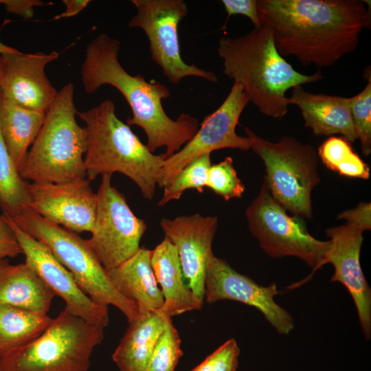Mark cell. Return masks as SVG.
<instances>
[{
	"instance_id": "cell-19",
	"label": "cell",
	"mask_w": 371,
	"mask_h": 371,
	"mask_svg": "<svg viewBox=\"0 0 371 371\" xmlns=\"http://www.w3.org/2000/svg\"><path fill=\"white\" fill-rule=\"evenodd\" d=\"M289 104L297 106L305 126L316 136L341 135L350 143L355 142V133L350 111V98L324 93H313L302 85L292 88Z\"/></svg>"
},
{
	"instance_id": "cell-4",
	"label": "cell",
	"mask_w": 371,
	"mask_h": 371,
	"mask_svg": "<svg viewBox=\"0 0 371 371\" xmlns=\"http://www.w3.org/2000/svg\"><path fill=\"white\" fill-rule=\"evenodd\" d=\"M77 115L85 124L84 162L87 179L91 181L99 175L120 172L136 183L145 199L152 200L164 155L148 150L130 126L117 116L111 100L77 112Z\"/></svg>"
},
{
	"instance_id": "cell-17",
	"label": "cell",
	"mask_w": 371,
	"mask_h": 371,
	"mask_svg": "<svg viewBox=\"0 0 371 371\" xmlns=\"http://www.w3.org/2000/svg\"><path fill=\"white\" fill-rule=\"evenodd\" d=\"M53 51L3 54L0 88L2 98L18 105L46 113L54 102L57 91L47 77L45 68L56 60Z\"/></svg>"
},
{
	"instance_id": "cell-11",
	"label": "cell",
	"mask_w": 371,
	"mask_h": 371,
	"mask_svg": "<svg viewBox=\"0 0 371 371\" xmlns=\"http://www.w3.org/2000/svg\"><path fill=\"white\" fill-rule=\"evenodd\" d=\"M111 175L102 176L91 236L87 243L103 267L109 271L133 256L147 229L124 195L111 185Z\"/></svg>"
},
{
	"instance_id": "cell-32",
	"label": "cell",
	"mask_w": 371,
	"mask_h": 371,
	"mask_svg": "<svg viewBox=\"0 0 371 371\" xmlns=\"http://www.w3.org/2000/svg\"><path fill=\"white\" fill-rule=\"evenodd\" d=\"M239 354L236 341L228 339L191 371H236Z\"/></svg>"
},
{
	"instance_id": "cell-24",
	"label": "cell",
	"mask_w": 371,
	"mask_h": 371,
	"mask_svg": "<svg viewBox=\"0 0 371 371\" xmlns=\"http://www.w3.org/2000/svg\"><path fill=\"white\" fill-rule=\"evenodd\" d=\"M46 113L34 111L3 99L0 105V130L8 154L20 172L28 149L38 136Z\"/></svg>"
},
{
	"instance_id": "cell-38",
	"label": "cell",
	"mask_w": 371,
	"mask_h": 371,
	"mask_svg": "<svg viewBox=\"0 0 371 371\" xmlns=\"http://www.w3.org/2000/svg\"><path fill=\"white\" fill-rule=\"evenodd\" d=\"M19 52L16 49L3 44L0 40V55L12 54Z\"/></svg>"
},
{
	"instance_id": "cell-2",
	"label": "cell",
	"mask_w": 371,
	"mask_h": 371,
	"mask_svg": "<svg viewBox=\"0 0 371 371\" xmlns=\"http://www.w3.org/2000/svg\"><path fill=\"white\" fill-rule=\"evenodd\" d=\"M120 45L119 40L104 33L89 42L80 69L84 90L93 93L105 85L115 87L132 111L126 124L144 130L150 152L165 146L163 155L167 159L193 137L199 120L188 113L180 114L176 120L170 117L162 105V100L170 95L168 87L155 80L148 81L141 74L128 73L118 59Z\"/></svg>"
},
{
	"instance_id": "cell-10",
	"label": "cell",
	"mask_w": 371,
	"mask_h": 371,
	"mask_svg": "<svg viewBox=\"0 0 371 371\" xmlns=\"http://www.w3.org/2000/svg\"><path fill=\"white\" fill-rule=\"evenodd\" d=\"M137 12L128 23L130 27L142 29L149 41L152 60L161 68L164 76L176 85L188 76L218 82L212 71L182 58L178 26L187 15L188 8L183 0H132Z\"/></svg>"
},
{
	"instance_id": "cell-13",
	"label": "cell",
	"mask_w": 371,
	"mask_h": 371,
	"mask_svg": "<svg viewBox=\"0 0 371 371\" xmlns=\"http://www.w3.org/2000/svg\"><path fill=\"white\" fill-rule=\"evenodd\" d=\"M18 241L25 262L65 302L67 311L86 322L105 328L109 322L108 306L94 302L78 285L71 273L43 243L19 228L12 218L2 214Z\"/></svg>"
},
{
	"instance_id": "cell-14",
	"label": "cell",
	"mask_w": 371,
	"mask_h": 371,
	"mask_svg": "<svg viewBox=\"0 0 371 371\" xmlns=\"http://www.w3.org/2000/svg\"><path fill=\"white\" fill-rule=\"evenodd\" d=\"M279 293L276 283L258 284L214 255L209 262L205 282L207 302L229 300L254 307L278 333L288 335L294 328L293 319L275 301Z\"/></svg>"
},
{
	"instance_id": "cell-31",
	"label": "cell",
	"mask_w": 371,
	"mask_h": 371,
	"mask_svg": "<svg viewBox=\"0 0 371 371\" xmlns=\"http://www.w3.org/2000/svg\"><path fill=\"white\" fill-rule=\"evenodd\" d=\"M207 187L225 201L242 196L245 186L238 177L231 157L212 164L208 172Z\"/></svg>"
},
{
	"instance_id": "cell-15",
	"label": "cell",
	"mask_w": 371,
	"mask_h": 371,
	"mask_svg": "<svg viewBox=\"0 0 371 371\" xmlns=\"http://www.w3.org/2000/svg\"><path fill=\"white\" fill-rule=\"evenodd\" d=\"M30 209L44 218L76 233L91 232L97 194L88 179L62 183H28Z\"/></svg>"
},
{
	"instance_id": "cell-37",
	"label": "cell",
	"mask_w": 371,
	"mask_h": 371,
	"mask_svg": "<svg viewBox=\"0 0 371 371\" xmlns=\"http://www.w3.org/2000/svg\"><path fill=\"white\" fill-rule=\"evenodd\" d=\"M65 5V10L54 17L55 19L60 18H68L77 15L90 3L89 0H63Z\"/></svg>"
},
{
	"instance_id": "cell-21",
	"label": "cell",
	"mask_w": 371,
	"mask_h": 371,
	"mask_svg": "<svg viewBox=\"0 0 371 371\" xmlns=\"http://www.w3.org/2000/svg\"><path fill=\"white\" fill-rule=\"evenodd\" d=\"M151 252L140 247L123 263L106 271L115 289L135 304L139 312L159 311L164 305V297L150 264Z\"/></svg>"
},
{
	"instance_id": "cell-22",
	"label": "cell",
	"mask_w": 371,
	"mask_h": 371,
	"mask_svg": "<svg viewBox=\"0 0 371 371\" xmlns=\"http://www.w3.org/2000/svg\"><path fill=\"white\" fill-rule=\"evenodd\" d=\"M168 317L161 310L139 312L128 323L112 355L120 371H147L154 346Z\"/></svg>"
},
{
	"instance_id": "cell-7",
	"label": "cell",
	"mask_w": 371,
	"mask_h": 371,
	"mask_svg": "<svg viewBox=\"0 0 371 371\" xmlns=\"http://www.w3.org/2000/svg\"><path fill=\"white\" fill-rule=\"evenodd\" d=\"M12 218L19 228L49 249L94 302L108 307L115 306L126 316L128 323L138 317L139 311L136 304L115 289L86 239L44 218L30 208Z\"/></svg>"
},
{
	"instance_id": "cell-12",
	"label": "cell",
	"mask_w": 371,
	"mask_h": 371,
	"mask_svg": "<svg viewBox=\"0 0 371 371\" xmlns=\"http://www.w3.org/2000/svg\"><path fill=\"white\" fill-rule=\"evenodd\" d=\"M248 102L242 87L234 82L225 100L199 124L193 137L178 152L165 159L157 185L160 188L168 186L185 166L203 154L221 148L249 150L250 138L236 132L240 115Z\"/></svg>"
},
{
	"instance_id": "cell-1",
	"label": "cell",
	"mask_w": 371,
	"mask_h": 371,
	"mask_svg": "<svg viewBox=\"0 0 371 371\" xmlns=\"http://www.w3.org/2000/svg\"><path fill=\"white\" fill-rule=\"evenodd\" d=\"M257 9L282 56L319 69L352 52L371 22L370 6L361 0H258Z\"/></svg>"
},
{
	"instance_id": "cell-28",
	"label": "cell",
	"mask_w": 371,
	"mask_h": 371,
	"mask_svg": "<svg viewBox=\"0 0 371 371\" xmlns=\"http://www.w3.org/2000/svg\"><path fill=\"white\" fill-rule=\"evenodd\" d=\"M211 166L209 153L190 161L177 175L170 184L164 188L162 198L157 205L162 207L172 200L179 199L188 189L203 192L205 187H207L208 172Z\"/></svg>"
},
{
	"instance_id": "cell-20",
	"label": "cell",
	"mask_w": 371,
	"mask_h": 371,
	"mask_svg": "<svg viewBox=\"0 0 371 371\" xmlns=\"http://www.w3.org/2000/svg\"><path fill=\"white\" fill-rule=\"evenodd\" d=\"M150 264L164 297V313L171 317L201 308L203 302L186 284L177 248L168 238L152 250Z\"/></svg>"
},
{
	"instance_id": "cell-16",
	"label": "cell",
	"mask_w": 371,
	"mask_h": 371,
	"mask_svg": "<svg viewBox=\"0 0 371 371\" xmlns=\"http://www.w3.org/2000/svg\"><path fill=\"white\" fill-rule=\"evenodd\" d=\"M160 225L165 238L177 248L186 284L203 302L206 272L214 256L212 246L218 218L194 214L173 219L163 218Z\"/></svg>"
},
{
	"instance_id": "cell-9",
	"label": "cell",
	"mask_w": 371,
	"mask_h": 371,
	"mask_svg": "<svg viewBox=\"0 0 371 371\" xmlns=\"http://www.w3.org/2000/svg\"><path fill=\"white\" fill-rule=\"evenodd\" d=\"M245 214L250 232L266 254L276 258L296 257L312 269L309 276L290 286V289L307 282L326 264L330 240L315 238L308 232L303 218L289 215L273 198L265 179Z\"/></svg>"
},
{
	"instance_id": "cell-36",
	"label": "cell",
	"mask_w": 371,
	"mask_h": 371,
	"mask_svg": "<svg viewBox=\"0 0 371 371\" xmlns=\"http://www.w3.org/2000/svg\"><path fill=\"white\" fill-rule=\"evenodd\" d=\"M0 3L11 13L19 15L25 19H31L34 15V8L43 5L38 0H0Z\"/></svg>"
},
{
	"instance_id": "cell-34",
	"label": "cell",
	"mask_w": 371,
	"mask_h": 371,
	"mask_svg": "<svg viewBox=\"0 0 371 371\" xmlns=\"http://www.w3.org/2000/svg\"><path fill=\"white\" fill-rule=\"evenodd\" d=\"M337 218L346 221V223L360 228L363 232L371 228L370 203H360L357 207L341 212Z\"/></svg>"
},
{
	"instance_id": "cell-35",
	"label": "cell",
	"mask_w": 371,
	"mask_h": 371,
	"mask_svg": "<svg viewBox=\"0 0 371 371\" xmlns=\"http://www.w3.org/2000/svg\"><path fill=\"white\" fill-rule=\"evenodd\" d=\"M22 254V249L12 230L0 214V260L14 258Z\"/></svg>"
},
{
	"instance_id": "cell-3",
	"label": "cell",
	"mask_w": 371,
	"mask_h": 371,
	"mask_svg": "<svg viewBox=\"0 0 371 371\" xmlns=\"http://www.w3.org/2000/svg\"><path fill=\"white\" fill-rule=\"evenodd\" d=\"M218 54L224 74L242 87L262 114L273 119L287 113L289 89L323 78L320 70L310 75L297 71L279 54L271 29L263 23L245 35L222 37Z\"/></svg>"
},
{
	"instance_id": "cell-23",
	"label": "cell",
	"mask_w": 371,
	"mask_h": 371,
	"mask_svg": "<svg viewBox=\"0 0 371 371\" xmlns=\"http://www.w3.org/2000/svg\"><path fill=\"white\" fill-rule=\"evenodd\" d=\"M55 296L26 262L12 265L6 258L0 260V304L47 314Z\"/></svg>"
},
{
	"instance_id": "cell-29",
	"label": "cell",
	"mask_w": 371,
	"mask_h": 371,
	"mask_svg": "<svg viewBox=\"0 0 371 371\" xmlns=\"http://www.w3.org/2000/svg\"><path fill=\"white\" fill-rule=\"evenodd\" d=\"M182 355L179 333L168 317L154 346L147 371H175Z\"/></svg>"
},
{
	"instance_id": "cell-27",
	"label": "cell",
	"mask_w": 371,
	"mask_h": 371,
	"mask_svg": "<svg viewBox=\"0 0 371 371\" xmlns=\"http://www.w3.org/2000/svg\"><path fill=\"white\" fill-rule=\"evenodd\" d=\"M317 156L329 169L341 175L368 179L370 168L342 136H330L318 148Z\"/></svg>"
},
{
	"instance_id": "cell-39",
	"label": "cell",
	"mask_w": 371,
	"mask_h": 371,
	"mask_svg": "<svg viewBox=\"0 0 371 371\" xmlns=\"http://www.w3.org/2000/svg\"><path fill=\"white\" fill-rule=\"evenodd\" d=\"M3 65V55H0V81L2 77Z\"/></svg>"
},
{
	"instance_id": "cell-30",
	"label": "cell",
	"mask_w": 371,
	"mask_h": 371,
	"mask_svg": "<svg viewBox=\"0 0 371 371\" xmlns=\"http://www.w3.org/2000/svg\"><path fill=\"white\" fill-rule=\"evenodd\" d=\"M367 85L358 94L350 97V111L361 151L366 156L371 153V75L367 72Z\"/></svg>"
},
{
	"instance_id": "cell-6",
	"label": "cell",
	"mask_w": 371,
	"mask_h": 371,
	"mask_svg": "<svg viewBox=\"0 0 371 371\" xmlns=\"http://www.w3.org/2000/svg\"><path fill=\"white\" fill-rule=\"evenodd\" d=\"M103 328L63 310L36 339L0 357V371H89Z\"/></svg>"
},
{
	"instance_id": "cell-26",
	"label": "cell",
	"mask_w": 371,
	"mask_h": 371,
	"mask_svg": "<svg viewBox=\"0 0 371 371\" xmlns=\"http://www.w3.org/2000/svg\"><path fill=\"white\" fill-rule=\"evenodd\" d=\"M1 100L0 88V105ZM28 183L15 168L0 130V209L2 214L13 218L30 208Z\"/></svg>"
},
{
	"instance_id": "cell-5",
	"label": "cell",
	"mask_w": 371,
	"mask_h": 371,
	"mask_svg": "<svg viewBox=\"0 0 371 371\" xmlns=\"http://www.w3.org/2000/svg\"><path fill=\"white\" fill-rule=\"evenodd\" d=\"M74 86L69 82L58 92L46 112L43 126L19 172L25 181L62 183L87 177L84 157L87 136L76 115Z\"/></svg>"
},
{
	"instance_id": "cell-8",
	"label": "cell",
	"mask_w": 371,
	"mask_h": 371,
	"mask_svg": "<svg viewBox=\"0 0 371 371\" xmlns=\"http://www.w3.org/2000/svg\"><path fill=\"white\" fill-rule=\"evenodd\" d=\"M251 148L262 160L265 180L273 198L294 216L311 218V193L320 182L318 156L313 147L290 137L273 142L248 128Z\"/></svg>"
},
{
	"instance_id": "cell-25",
	"label": "cell",
	"mask_w": 371,
	"mask_h": 371,
	"mask_svg": "<svg viewBox=\"0 0 371 371\" xmlns=\"http://www.w3.org/2000/svg\"><path fill=\"white\" fill-rule=\"evenodd\" d=\"M52 320L46 313L0 304V357L36 339Z\"/></svg>"
},
{
	"instance_id": "cell-33",
	"label": "cell",
	"mask_w": 371,
	"mask_h": 371,
	"mask_svg": "<svg viewBox=\"0 0 371 371\" xmlns=\"http://www.w3.org/2000/svg\"><path fill=\"white\" fill-rule=\"evenodd\" d=\"M221 2L227 13V20L232 15L240 14L248 17L254 27L261 26L257 9V0H222Z\"/></svg>"
},
{
	"instance_id": "cell-18",
	"label": "cell",
	"mask_w": 371,
	"mask_h": 371,
	"mask_svg": "<svg viewBox=\"0 0 371 371\" xmlns=\"http://www.w3.org/2000/svg\"><path fill=\"white\" fill-rule=\"evenodd\" d=\"M330 246L326 264L334 267L331 282L342 284L355 304L358 318L366 338L371 336V289L360 264L363 231L354 225H344L328 228Z\"/></svg>"
}]
</instances>
